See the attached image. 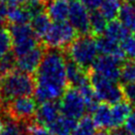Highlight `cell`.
Segmentation results:
<instances>
[{
  "label": "cell",
  "mask_w": 135,
  "mask_h": 135,
  "mask_svg": "<svg viewBox=\"0 0 135 135\" xmlns=\"http://www.w3.org/2000/svg\"><path fill=\"white\" fill-rule=\"evenodd\" d=\"M126 2H129V3H132V4L135 5V0H125Z\"/></svg>",
  "instance_id": "b9f144b4"
},
{
  "label": "cell",
  "mask_w": 135,
  "mask_h": 135,
  "mask_svg": "<svg viewBox=\"0 0 135 135\" xmlns=\"http://www.w3.org/2000/svg\"><path fill=\"white\" fill-rule=\"evenodd\" d=\"M7 15H8V5L7 3L0 2V27L7 26Z\"/></svg>",
  "instance_id": "e575fe53"
},
{
  "label": "cell",
  "mask_w": 135,
  "mask_h": 135,
  "mask_svg": "<svg viewBox=\"0 0 135 135\" xmlns=\"http://www.w3.org/2000/svg\"><path fill=\"white\" fill-rule=\"evenodd\" d=\"M93 120L99 129H112V113L111 106L101 102L93 112Z\"/></svg>",
  "instance_id": "e0dca14e"
},
{
  "label": "cell",
  "mask_w": 135,
  "mask_h": 135,
  "mask_svg": "<svg viewBox=\"0 0 135 135\" xmlns=\"http://www.w3.org/2000/svg\"><path fill=\"white\" fill-rule=\"evenodd\" d=\"M124 130L126 131L129 135H135V109L131 111L129 116L124 122Z\"/></svg>",
  "instance_id": "836d02e7"
},
{
  "label": "cell",
  "mask_w": 135,
  "mask_h": 135,
  "mask_svg": "<svg viewBox=\"0 0 135 135\" xmlns=\"http://www.w3.org/2000/svg\"><path fill=\"white\" fill-rule=\"evenodd\" d=\"M97 126L89 115H84L78 121L71 135H95Z\"/></svg>",
  "instance_id": "484cf974"
},
{
  "label": "cell",
  "mask_w": 135,
  "mask_h": 135,
  "mask_svg": "<svg viewBox=\"0 0 135 135\" xmlns=\"http://www.w3.org/2000/svg\"><path fill=\"white\" fill-rule=\"evenodd\" d=\"M70 12L69 21L80 36L90 35L89 10L80 0H69Z\"/></svg>",
  "instance_id": "9c48e42d"
},
{
  "label": "cell",
  "mask_w": 135,
  "mask_h": 135,
  "mask_svg": "<svg viewBox=\"0 0 135 135\" xmlns=\"http://www.w3.org/2000/svg\"><path fill=\"white\" fill-rule=\"evenodd\" d=\"M8 15L7 22L9 25H22L29 24L32 19V14L26 5L19 4L16 0H11L7 3Z\"/></svg>",
  "instance_id": "5bb4252c"
},
{
  "label": "cell",
  "mask_w": 135,
  "mask_h": 135,
  "mask_svg": "<svg viewBox=\"0 0 135 135\" xmlns=\"http://www.w3.org/2000/svg\"><path fill=\"white\" fill-rule=\"evenodd\" d=\"M123 2L124 0H103L98 8V11L107 21H113L119 17Z\"/></svg>",
  "instance_id": "7402d4cb"
},
{
  "label": "cell",
  "mask_w": 135,
  "mask_h": 135,
  "mask_svg": "<svg viewBox=\"0 0 135 135\" xmlns=\"http://www.w3.org/2000/svg\"><path fill=\"white\" fill-rule=\"evenodd\" d=\"M132 110H133V105L126 99H123L111 106L112 129L120 128L122 126Z\"/></svg>",
  "instance_id": "ac0fdd59"
},
{
  "label": "cell",
  "mask_w": 135,
  "mask_h": 135,
  "mask_svg": "<svg viewBox=\"0 0 135 135\" xmlns=\"http://www.w3.org/2000/svg\"><path fill=\"white\" fill-rule=\"evenodd\" d=\"M89 18H90V35L93 37H98L100 35H103L108 23L103 15L98 11V9L90 10Z\"/></svg>",
  "instance_id": "603a6c76"
},
{
  "label": "cell",
  "mask_w": 135,
  "mask_h": 135,
  "mask_svg": "<svg viewBox=\"0 0 135 135\" xmlns=\"http://www.w3.org/2000/svg\"><path fill=\"white\" fill-rule=\"evenodd\" d=\"M89 84L94 89L99 101L113 105L125 99L121 84L105 79L93 71L89 72Z\"/></svg>",
  "instance_id": "5b68a950"
},
{
  "label": "cell",
  "mask_w": 135,
  "mask_h": 135,
  "mask_svg": "<svg viewBox=\"0 0 135 135\" xmlns=\"http://www.w3.org/2000/svg\"><path fill=\"white\" fill-rule=\"evenodd\" d=\"M61 116L59 101H47L41 103L37 109L35 121L44 126L49 127Z\"/></svg>",
  "instance_id": "4fadbf2b"
},
{
  "label": "cell",
  "mask_w": 135,
  "mask_h": 135,
  "mask_svg": "<svg viewBox=\"0 0 135 135\" xmlns=\"http://www.w3.org/2000/svg\"><path fill=\"white\" fill-rule=\"evenodd\" d=\"M42 1H43V2H44V3H45L46 5H48L49 3H50V2H52V1H54V0H42Z\"/></svg>",
  "instance_id": "60d3db41"
},
{
  "label": "cell",
  "mask_w": 135,
  "mask_h": 135,
  "mask_svg": "<svg viewBox=\"0 0 135 135\" xmlns=\"http://www.w3.org/2000/svg\"><path fill=\"white\" fill-rule=\"evenodd\" d=\"M120 81L121 84H134L135 83V62L127 61L121 66L120 71Z\"/></svg>",
  "instance_id": "f546056e"
},
{
  "label": "cell",
  "mask_w": 135,
  "mask_h": 135,
  "mask_svg": "<svg viewBox=\"0 0 135 135\" xmlns=\"http://www.w3.org/2000/svg\"><path fill=\"white\" fill-rule=\"evenodd\" d=\"M76 123L78 121L76 120L68 118L61 114V116L48 128L53 135H71Z\"/></svg>",
  "instance_id": "ffe728a7"
},
{
  "label": "cell",
  "mask_w": 135,
  "mask_h": 135,
  "mask_svg": "<svg viewBox=\"0 0 135 135\" xmlns=\"http://www.w3.org/2000/svg\"><path fill=\"white\" fill-rule=\"evenodd\" d=\"M64 52L86 72L90 71L98 57L95 37L91 35L79 36Z\"/></svg>",
  "instance_id": "3957f363"
},
{
  "label": "cell",
  "mask_w": 135,
  "mask_h": 135,
  "mask_svg": "<svg viewBox=\"0 0 135 135\" xmlns=\"http://www.w3.org/2000/svg\"><path fill=\"white\" fill-rule=\"evenodd\" d=\"M17 57L12 51L0 58V76L16 70Z\"/></svg>",
  "instance_id": "f1b7e54d"
},
{
  "label": "cell",
  "mask_w": 135,
  "mask_h": 135,
  "mask_svg": "<svg viewBox=\"0 0 135 135\" xmlns=\"http://www.w3.org/2000/svg\"><path fill=\"white\" fill-rule=\"evenodd\" d=\"M35 86L34 76L17 69L0 76V99L2 104L18 97L32 95L35 93Z\"/></svg>",
  "instance_id": "7a4b0ae2"
},
{
  "label": "cell",
  "mask_w": 135,
  "mask_h": 135,
  "mask_svg": "<svg viewBox=\"0 0 135 135\" xmlns=\"http://www.w3.org/2000/svg\"><path fill=\"white\" fill-rule=\"evenodd\" d=\"M95 41H97L98 53H100L101 55L113 56V57H116V58L123 60V61L125 60L124 53H123L119 44L111 41L104 35H100L98 37H95Z\"/></svg>",
  "instance_id": "2e32d148"
},
{
  "label": "cell",
  "mask_w": 135,
  "mask_h": 135,
  "mask_svg": "<svg viewBox=\"0 0 135 135\" xmlns=\"http://www.w3.org/2000/svg\"><path fill=\"white\" fill-rule=\"evenodd\" d=\"M110 134L111 135H129L126 131L124 130V129H122L121 127H120V128H115V129H112L111 132H110Z\"/></svg>",
  "instance_id": "8d00e7d4"
},
{
  "label": "cell",
  "mask_w": 135,
  "mask_h": 135,
  "mask_svg": "<svg viewBox=\"0 0 135 135\" xmlns=\"http://www.w3.org/2000/svg\"><path fill=\"white\" fill-rule=\"evenodd\" d=\"M103 35L108 39H110L111 41L120 45L130 35V31L119 20L116 19L113 21H110L107 24Z\"/></svg>",
  "instance_id": "d6986e66"
},
{
  "label": "cell",
  "mask_w": 135,
  "mask_h": 135,
  "mask_svg": "<svg viewBox=\"0 0 135 135\" xmlns=\"http://www.w3.org/2000/svg\"><path fill=\"white\" fill-rule=\"evenodd\" d=\"M80 90L81 97L84 98V101L86 106V111L91 112L93 113L94 109L98 106V102L99 99L97 97V93L94 91V89H93V86L90 85V84H86L80 86V89H78Z\"/></svg>",
  "instance_id": "d4e9b609"
},
{
  "label": "cell",
  "mask_w": 135,
  "mask_h": 135,
  "mask_svg": "<svg viewBox=\"0 0 135 135\" xmlns=\"http://www.w3.org/2000/svg\"><path fill=\"white\" fill-rule=\"evenodd\" d=\"M51 21L52 20L50 19V17L47 14L46 11L39 13L31 19L30 25L40 40H42L43 37L48 32V30L50 29L51 25H52Z\"/></svg>",
  "instance_id": "44dd1931"
},
{
  "label": "cell",
  "mask_w": 135,
  "mask_h": 135,
  "mask_svg": "<svg viewBox=\"0 0 135 135\" xmlns=\"http://www.w3.org/2000/svg\"><path fill=\"white\" fill-rule=\"evenodd\" d=\"M61 114L79 121L85 115L86 106L80 90L74 86H68L59 100Z\"/></svg>",
  "instance_id": "ba28073f"
},
{
  "label": "cell",
  "mask_w": 135,
  "mask_h": 135,
  "mask_svg": "<svg viewBox=\"0 0 135 135\" xmlns=\"http://www.w3.org/2000/svg\"><path fill=\"white\" fill-rule=\"evenodd\" d=\"M95 135H111L110 132L107 129H99L98 131H97Z\"/></svg>",
  "instance_id": "f35d334b"
},
{
  "label": "cell",
  "mask_w": 135,
  "mask_h": 135,
  "mask_svg": "<svg viewBox=\"0 0 135 135\" xmlns=\"http://www.w3.org/2000/svg\"><path fill=\"white\" fill-rule=\"evenodd\" d=\"M12 51V36L7 26L0 27V58Z\"/></svg>",
  "instance_id": "83f0119b"
},
{
  "label": "cell",
  "mask_w": 135,
  "mask_h": 135,
  "mask_svg": "<svg viewBox=\"0 0 135 135\" xmlns=\"http://www.w3.org/2000/svg\"><path fill=\"white\" fill-rule=\"evenodd\" d=\"M46 50L47 48L41 42L33 50H31L25 55L17 58V68L22 72L28 73V74L36 73L37 69L42 62Z\"/></svg>",
  "instance_id": "8fae6325"
},
{
  "label": "cell",
  "mask_w": 135,
  "mask_h": 135,
  "mask_svg": "<svg viewBox=\"0 0 135 135\" xmlns=\"http://www.w3.org/2000/svg\"><path fill=\"white\" fill-rule=\"evenodd\" d=\"M46 12L54 22H66L69 18L70 2L69 0H54L47 5Z\"/></svg>",
  "instance_id": "9a60e30c"
},
{
  "label": "cell",
  "mask_w": 135,
  "mask_h": 135,
  "mask_svg": "<svg viewBox=\"0 0 135 135\" xmlns=\"http://www.w3.org/2000/svg\"><path fill=\"white\" fill-rule=\"evenodd\" d=\"M37 100L31 95L18 97L3 104V117L18 122L30 123L35 120Z\"/></svg>",
  "instance_id": "277c9868"
},
{
  "label": "cell",
  "mask_w": 135,
  "mask_h": 135,
  "mask_svg": "<svg viewBox=\"0 0 135 135\" xmlns=\"http://www.w3.org/2000/svg\"><path fill=\"white\" fill-rule=\"evenodd\" d=\"M120 47L124 53L125 59L131 62H135V34H130L120 44Z\"/></svg>",
  "instance_id": "4dcf8cb0"
},
{
  "label": "cell",
  "mask_w": 135,
  "mask_h": 135,
  "mask_svg": "<svg viewBox=\"0 0 135 135\" xmlns=\"http://www.w3.org/2000/svg\"><path fill=\"white\" fill-rule=\"evenodd\" d=\"M119 21L135 34V5L124 1L119 14Z\"/></svg>",
  "instance_id": "cb8c5ba5"
},
{
  "label": "cell",
  "mask_w": 135,
  "mask_h": 135,
  "mask_svg": "<svg viewBox=\"0 0 135 135\" xmlns=\"http://www.w3.org/2000/svg\"><path fill=\"white\" fill-rule=\"evenodd\" d=\"M80 35L67 22H54L41 42L46 48L65 51Z\"/></svg>",
  "instance_id": "8992f818"
},
{
  "label": "cell",
  "mask_w": 135,
  "mask_h": 135,
  "mask_svg": "<svg viewBox=\"0 0 135 135\" xmlns=\"http://www.w3.org/2000/svg\"><path fill=\"white\" fill-rule=\"evenodd\" d=\"M80 1L90 11V10H97L99 8L103 0H80Z\"/></svg>",
  "instance_id": "d590c367"
},
{
  "label": "cell",
  "mask_w": 135,
  "mask_h": 135,
  "mask_svg": "<svg viewBox=\"0 0 135 135\" xmlns=\"http://www.w3.org/2000/svg\"><path fill=\"white\" fill-rule=\"evenodd\" d=\"M124 61L113 56L100 55L94 61L90 71L112 81L118 83L120 80V71Z\"/></svg>",
  "instance_id": "30bf717a"
},
{
  "label": "cell",
  "mask_w": 135,
  "mask_h": 135,
  "mask_svg": "<svg viewBox=\"0 0 135 135\" xmlns=\"http://www.w3.org/2000/svg\"><path fill=\"white\" fill-rule=\"evenodd\" d=\"M66 69H67L68 84L70 86L80 89V86H83L84 84H89V72L84 71L83 68L75 63L67 55H66Z\"/></svg>",
  "instance_id": "7c38bea8"
},
{
  "label": "cell",
  "mask_w": 135,
  "mask_h": 135,
  "mask_svg": "<svg viewBox=\"0 0 135 135\" xmlns=\"http://www.w3.org/2000/svg\"><path fill=\"white\" fill-rule=\"evenodd\" d=\"M4 127L0 135H27L28 123L18 122L9 118H4Z\"/></svg>",
  "instance_id": "4316f807"
},
{
  "label": "cell",
  "mask_w": 135,
  "mask_h": 135,
  "mask_svg": "<svg viewBox=\"0 0 135 135\" xmlns=\"http://www.w3.org/2000/svg\"><path fill=\"white\" fill-rule=\"evenodd\" d=\"M9 31L12 36V52L17 58L27 54L40 44V39L30 24L9 25Z\"/></svg>",
  "instance_id": "52a82bcc"
},
{
  "label": "cell",
  "mask_w": 135,
  "mask_h": 135,
  "mask_svg": "<svg viewBox=\"0 0 135 135\" xmlns=\"http://www.w3.org/2000/svg\"><path fill=\"white\" fill-rule=\"evenodd\" d=\"M27 135H53L49 128L35 120L27 124Z\"/></svg>",
  "instance_id": "1f68e13d"
},
{
  "label": "cell",
  "mask_w": 135,
  "mask_h": 135,
  "mask_svg": "<svg viewBox=\"0 0 135 135\" xmlns=\"http://www.w3.org/2000/svg\"><path fill=\"white\" fill-rule=\"evenodd\" d=\"M121 85H122L125 99L129 101L132 105H135V83L134 84H121Z\"/></svg>",
  "instance_id": "d6a6232c"
},
{
  "label": "cell",
  "mask_w": 135,
  "mask_h": 135,
  "mask_svg": "<svg viewBox=\"0 0 135 135\" xmlns=\"http://www.w3.org/2000/svg\"><path fill=\"white\" fill-rule=\"evenodd\" d=\"M4 123H5L4 117H3L2 114L0 113V133H1V131H2L3 127H4Z\"/></svg>",
  "instance_id": "ab89813d"
},
{
  "label": "cell",
  "mask_w": 135,
  "mask_h": 135,
  "mask_svg": "<svg viewBox=\"0 0 135 135\" xmlns=\"http://www.w3.org/2000/svg\"><path fill=\"white\" fill-rule=\"evenodd\" d=\"M19 4L22 5H28L31 4V3H34V2H37V1H41V0H16Z\"/></svg>",
  "instance_id": "74e56055"
},
{
  "label": "cell",
  "mask_w": 135,
  "mask_h": 135,
  "mask_svg": "<svg viewBox=\"0 0 135 135\" xmlns=\"http://www.w3.org/2000/svg\"><path fill=\"white\" fill-rule=\"evenodd\" d=\"M11 0H0V2H3V3H8Z\"/></svg>",
  "instance_id": "7bdbcfd3"
},
{
  "label": "cell",
  "mask_w": 135,
  "mask_h": 135,
  "mask_svg": "<svg viewBox=\"0 0 135 135\" xmlns=\"http://www.w3.org/2000/svg\"><path fill=\"white\" fill-rule=\"evenodd\" d=\"M34 79L36 84L34 94L37 102L44 103L61 99L69 86L65 52L47 48Z\"/></svg>",
  "instance_id": "6da1fadb"
}]
</instances>
